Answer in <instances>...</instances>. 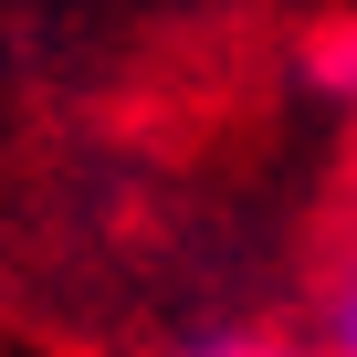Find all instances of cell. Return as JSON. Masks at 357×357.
I'll use <instances>...</instances> for the list:
<instances>
[{
    "label": "cell",
    "instance_id": "cell-1",
    "mask_svg": "<svg viewBox=\"0 0 357 357\" xmlns=\"http://www.w3.org/2000/svg\"><path fill=\"white\" fill-rule=\"evenodd\" d=\"M305 84H315L336 116H357V11H336L326 32H305Z\"/></svg>",
    "mask_w": 357,
    "mask_h": 357
},
{
    "label": "cell",
    "instance_id": "cell-2",
    "mask_svg": "<svg viewBox=\"0 0 357 357\" xmlns=\"http://www.w3.org/2000/svg\"><path fill=\"white\" fill-rule=\"evenodd\" d=\"M315 357H357V242L326 273V315H315Z\"/></svg>",
    "mask_w": 357,
    "mask_h": 357
},
{
    "label": "cell",
    "instance_id": "cell-3",
    "mask_svg": "<svg viewBox=\"0 0 357 357\" xmlns=\"http://www.w3.org/2000/svg\"><path fill=\"white\" fill-rule=\"evenodd\" d=\"M178 357H315V336H200V347H178Z\"/></svg>",
    "mask_w": 357,
    "mask_h": 357
}]
</instances>
